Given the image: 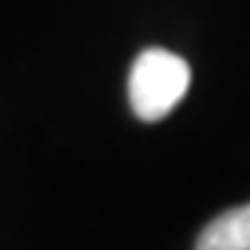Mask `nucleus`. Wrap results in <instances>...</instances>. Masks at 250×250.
<instances>
[{"instance_id":"obj_1","label":"nucleus","mask_w":250,"mask_h":250,"mask_svg":"<svg viewBox=\"0 0 250 250\" xmlns=\"http://www.w3.org/2000/svg\"><path fill=\"white\" fill-rule=\"evenodd\" d=\"M190 87V66L166 48H145L130 69V105L139 121H163Z\"/></svg>"},{"instance_id":"obj_2","label":"nucleus","mask_w":250,"mask_h":250,"mask_svg":"<svg viewBox=\"0 0 250 250\" xmlns=\"http://www.w3.org/2000/svg\"><path fill=\"white\" fill-rule=\"evenodd\" d=\"M196 250H250V202L214 217L199 232Z\"/></svg>"}]
</instances>
